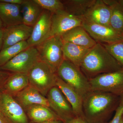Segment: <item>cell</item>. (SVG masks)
Listing matches in <instances>:
<instances>
[{
	"instance_id": "obj_1",
	"label": "cell",
	"mask_w": 123,
	"mask_h": 123,
	"mask_svg": "<svg viewBox=\"0 0 123 123\" xmlns=\"http://www.w3.org/2000/svg\"><path fill=\"white\" fill-rule=\"evenodd\" d=\"M121 97L111 93L92 91L83 99V114L89 123H104L119 106Z\"/></svg>"
},
{
	"instance_id": "obj_2",
	"label": "cell",
	"mask_w": 123,
	"mask_h": 123,
	"mask_svg": "<svg viewBox=\"0 0 123 123\" xmlns=\"http://www.w3.org/2000/svg\"><path fill=\"white\" fill-rule=\"evenodd\" d=\"M80 68L88 79L101 74L122 70L118 62L99 43L91 48Z\"/></svg>"
},
{
	"instance_id": "obj_3",
	"label": "cell",
	"mask_w": 123,
	"mask_h": 123,
	"mask_svg": "<svg viewBox=\"0 0 123 123\" xmlns=\"http://www.w3.org/2000/svg\"><path fill=\"white\" fill-rule=\"evenodd\" d=\"M56 74L76 90L83 99L92 91L89 79L82 72L80 67L68 61L64 60Z\"/></svg>"
},
{
	"instance_id": "obj_4",
	"label": "cell",
	"mask_w": 123,
	"mask_h": 123,
	"mask_svg": "<svg viewBox=\"0 0 123 123\" xmlns=\"http://www.w3.org/2000/svg\"><path fill=\"white\" fill-rule=\"evenodd\" d=\"M63 41L61 36L50 37L36 47L41 61L44 62L56 74L64 60Z\"/></svg>"
},
{
	"instance_id": "obj_5",
	"label": "cell",
	"mask_w": 123,
	"mask_h": 123,
	"mask_svg": "<svg viewBox=\"0 0 123 123\" xmlns=\"http://www.w3.org/2000/svg\"><path fill=\"white\" fill-rule=\"evenodd\" d=\"M29 85L43 96L47 95L52 88L55 86L56 74L42 61L37 63L27 74Z\"/></svg>"
},
{
	"instance_id": "obj_6",
	"label": "cell",
	"mask_w": 123,
	"mask_h": 123,
	"mask_svg": "<svg viewBox=\"0 0 123 123\" xmlns=\"http://www.w3.org/2000/svg\"><path fill=\"white\" fill-rule=\"evenodd\" d=\"M89 80L92 91H103L123 97V70L101 74Z\"/></svg>"
},
{
	"instance_id": "obj_7",
	"label": "cell",
	"mask_w": 123,
	"mask_h": 123,
	"mask_svg": "<svg viewBox=\"0 0 123 123\" xmlns=\"http://www.w3.org/2000/svg\"><path fill=\"white\" fill-rule=\"evenodd\" d=\"M40 61L41 60L37 48L29 47L18 53L0 68L15 73L27 74L36 64Z\"/></svg>"
},
{
	"instance_id": "obj_8",
	"label": "cell",
	"mask_w": 123,
	"mask_h": 123,
	"mask_svg": "<svg viewBox=\"0 0 123 123\" xmlns=\"http://www.w3.org/2000/svg\"><path fill=\"white\" fill-rule=\"evenodd\" d=\"M47 98L50 107L63 123L76 117L70 104L56 86L50 90Z\"/></svg>"
},
{
	"instance_id": "obj_9",
	"label": "cell",
	"mask_w": 123,
	"mask_h": 123,
	"mask_svg": "<svg viewBox=\"0 0 123 123\" xmlns=\"http://www.w3.org/2000/svg\"><path fill=\"white\" fill-rule=\"evenodd\" d=\"M81 26L97 43L110 44L123 41V36L111 27L82 21Z\"/></svg>"
},
{
	"instance_id": "obj_10",
	"label": "cell",
	"mask_w": 123,
	"mask_h": 123,
	"mask_svg": "<svg viewBox=\"0 0 123 123\" xmlns=\"http://www.w3.org/2000/svg\"><path fill=\"white\" fill-rule=\"evenodd\" d=\"M82 20L65 10L52 14L50 37L61 36L75 27L81 26Z\"/></svg>"
},
{
	"instance_id": "obj_11",
	"label": "cell",
	"mask_w": 123,
	"mask_h": 123,
	"mask_svg": "<svg viewBox=\"0 0 123 123\" xmlns=\"http://www.w3.org/2000/svg\"><path fill=\"white\" fill-rule=\"evenodd\" d=\"M52 14L43 10L33 27L30 37L27 40L29 47H36L50 37Z\"/></svg>"
},
{
	"instance_id": "obj_12",
	"label": "cell",
	"mask_w": 123,
	"mask_h": 123,
	"mask_svg": "<svg viewBox=\"0 0 123 123\" xmlns=\"http://www.w3.org/2000/svg\"><path fill=\"white\" fill-rule=\"evenodd\" d=\"M0 111L12 123H28L27 116L21 105L9 94H1Z\"/></svg>"
},
{
	"instance_id": "obj_13",
	"label": "cell",
	"mask_w": 123,
	"mask_h": 123,
	"mask_svg": "<svg viewBox=\"0 0 123 123\" xmlns=\"http://www.w3.org/2000/svg\"><path fill=\"white\" fill-rule=\"evenodd\" d=\"M33 28L23 23L4 28L1 50L23 41H27L30 37Z\"/></svg>"
},
{
	"instance_id": "obj_14",
	"label": "cell",
	"mask_w": 123,
	"mask_h": 123,
	"mask_svg": "<svg viewBox=\"0 0 123 123\" xmlns=\"http://www.w3.org/2000/svg\"><path fill=\"white\" fill-rule=\"evenodd\" d=\"M111 11L103 0H96L81 18L82 21L110 26Z\"/></svg>"
},
{
	"instance_id": "obj_15",
	"label": "cell",
	"mask_w": 123,
	"mask_h": 123,
	"mask_svg": "<svg viewBox=\"0 0 123 123\" xmlns=\"http://www.w3.org/2000/svg\"><path fill=\"white\" fill-rule=\"evenodd\" d=\"M56 86L59 88L70 104L75 116L84 117L82 108L83 98L81 96L57 75Z\"/></svg>"
},
{
	"instance_id": "obj_16",
	"label": "cell",
	"mask_w": 123,
	"mask_h": 123,
	"mask_svg": "<svg viewBox=\"0 0 123 123\" xmlns=\"http://www.w3.org/2000/svg\"><path fill=\"white\" fill-rule=\"evenodd\" d=\"M62 40L79 46L91 49L97 43L82 26L74 28L61 36Z\"/></svg>"
},
{
	"instance_id": "obj_17",
	"label": "cell",
	"mask_w": 123,
	"mask_h": 123,
	"mask_svg": "<svg viewBox=\"0 0 123 123\" xmlns=\"http://www.w3.org/2000/svg\"><path fill=\"white\" fill-rule=\"evenodd\" d=\"M0 18L4 28L23 24L21 5L0 1Z\"/></svg>"
},
{
	"instance_id": "obj_18",
	"label": "cell",
	"mask_w": 123,
	"mask_h": 123,
	"mask_svg": "<svg viewBox=\"0 0 123 123\" xmlns=\"http://www.w3.org/2000/svg\"><path fill=\"white\" fill-rule=\"evenodd\" d=\"M16 96L20 105L24 107L37 104L50 107L47 98L30 85L21 92L18 93Z\"/></svg>"
},
{
	"instance_id": "obj_19",
	"label": "cell",
	"mask_w": 123,
	"mask_h": 123,
	"mask_svg": "<svg viewBox=\"0 0 123 123\" xmlns=\"http://www.w3.org/2000/svg\"><path fill=\"white\" fill-rule=\"evenodd\" d=\"M23 24L33 27L44 10L34 0H24L21 5Z\"/></svg>"
},
{
	"instance_id": "obj_20",
	"label": "cell",
	"mask_w": 123,
	"mask_h": 123,
	"mask_svg": "<svg viewBox=\"0 0 123 123\" xmlns=\"http://www.w3.org/2000/svg\"><path fill=\"white\" fill-rule=\"evenodd\" d=\"M26 108L29 118L35 123H41L51 120H62L56 114L48 107L35 104Z\"/></svg>"
},
{
	"instance_id": "obj_21",
	"label": "cell",
	"mask_w": 123,
	"mask_h": 123,
	"mask_svg": "<svg viewBox=\"0 0 123 123\" xmlns=\"http://www.w3.org/2000/svg\"><path fill=\"white\" fill-rule=\"evenodd\" d=\"M63 41L64 59L80 67L82 61L91 49Z\"/></svg>"
},
{
	"instance_id": "obj_22",
	"label": "cell",
	"mask_w": 123,
	"mask_h": 123,
	"mask_svg": "<svg viewBox=\"0 0 123 123\" xmlns=\"http://www.w3.org/2000/svg\"><path fill=\"white\" fill-rule=\"evenodd\" d=\"M96 0H63L64 10L68 13L81 19L88 9Z\"/></svg>"
},
{
	"instance_id": "obj_23",
	"label": "cell",
	"mask_w": 123,
	"mask_h": 123,
	"mask_svg": "<svg viewBox=\"0 0 123 123\" xmlns=\"http://www.w3.org/2000/svg\"><path fill=\"white\" fill-rule=\"evenodd\" d=\"M111 11L110 26L121 35L123 34V8L116 0H103Z\"/></svg>"
},
{
	"instance_id": "obj_24",
	"label": "cell",
	"mask_w": 123,
	"mask_h": 123,
	"mask_svg": "<svg viewBox=\"0 0 123 123\" xmlns=\"http://www.w3.org/2000/svg\"><path fill=\"white\" fill-rule=\"evenodd\" d=\"M29 85L27 74L16 73L9 77L6 84L5 88L9 92L17 94Z\"/></svg>"
},
{
	"instance_id": "obj_25",
	"label": "cell",
	"mask_w": 123,
	"mask_h": 123,
	"mask_svg": "<svg viewBox=\"0 0 123 123\" xmlns=\"http://www.w3.org/2000/svg\"><path fill=\"white\" fill-rule=\"evenodd\" d=\"M29 47L27 41H24L2 49L0 51V67Z\"/></svg>"
},
{
	"instance_id": "obj_26",
	"label": "cell",
	"mask_w": 123,
	"mask_h": 123,
	"mask_svg": "<svg viewBox=\"0 0 123 123\" xmlns=\"http://www.w3.org/2000/svg\"><path fill=\"white\" fill-rule=\"evenodd\" d=\"M101 44L118 62L123 71V41L110 44Z\"/></svg>"
},
{
	"instance_id": "obj_27",
	"label": "cell",
	"mask_w": 123,
	"mask_h": 123,
	"mask_svg": "<svg viewBox=\"0 0 123 123\" xmlns=\"http://www.w3.org/2000/svg\"><path fill=\"white\" fill-rule=\"evenodd\" d=\"M44 10H47L53 14L64 10L63 4L60 0H34Z\"/></svg>"
},
{
	"instance_id": "obj_28",
	"label": "cell",
	"mask_w": 123,
	"mask_h": 123,
	"mask_svg": "<svg viewBox=\"0 0 123 123\" xmlns=\"http://www.w3.org/2000/svg\"><path fill=\"white\" fill-rule=\"evenodd\" d=\"M123 97H121V101L116 111L115 114L113 119L109 123H119L121 117L123 116Z\"/></svg>"
},
{
	"instance_id": "obj_29",
	"label": "cell",
	"mask_w": 123,
	"mask_h": 123,
	"mask_svg": "<svg viewBox=\"0 0 123 123\" xmlns=\"http://www.w3.org/2000/svg\"><path fill=\"white\" fill-rule=\"evenodd\" d=\"M64 123H89L84 117H76Z\"/></svg>"
},
{
	"instance_id": "obj_30",
	"label": "cell",
	"mask_w": 123,
	"mask_h": 123,
	"mask_svg": "<svg viewBox=\"0 0 123 123\" xmlns=\"http://www.w3.org/2000/svg\"><path fill=\"white\" fill-rule=\"evenodd\" d=\"M24 0H0L1 2H6L14 5L22 4Z\"/></svg>"
},
{
	"instance_id": "obj_31",
	"label": "cell",
	"mask_w": 123,
	"mask_h": 123,
	"mask_svg": "<svg viewBox=\"0 0 123 123\" xmlns=\"http://www.w3.org/2000/svg\"><path fill=\"white\" fill-rule=\"evenodd\" d=\"M3 29H0V51L2 49L3 44Z\"/></svg>"
},
{
	"instance_id": "obj_32",
	"label": "cell",
	"mask_w": 123,
	"mask_h": 123,
	"mask_svg": "<svg viewBox=\"0 0 123 123\" xmlns=\"http://www.w3.org/2000/svg\"><path fill=\"white\" fill-rule=\"evenodd\" d=\"M6 118L0 111V123H7Z\"/></svg>"
},
{
	"instance_id": "obj_33",
	"label": "cell",
	"mask_w": 123,
	"mask_h": 123,
	"mask_svg": "<svg viewBox=\"0 0 123 123\" xmlns=\"http://www.w3.org/2000/svg\"><path fill=\"white\" fill-rule=\"evenodd\" d=\"M63 122L61 120H51L46 121L41 123H63Z\"/></svg>"
},
{
	"instance_id": "obj_34",
	"label": "cell",
	"mask_w": 123,
	"mask_h": 123,
	"mask_svg": "<svg viewBox=\"0 0 123 123\" xmlns=\"http://www.w3.org/2000/svg\"><path fill=\"white\" fill-rule=\"evenodd\" d=\"M118 2L123 8V0H118Z\"/></svg>"
},
{
	"instance_id": "obj_35",
	"label": "cell",
	"mask_w": 123,
	"mask_h": 123,
	"mask_svg": "<svg viewBox=\"0 0 123 123\" xmlns=\"http://www.w3.org/2000/svg\"><path fill=\"white\" fill-rule=\"evenodd\" d=\"M4 28V25H3V23L1 19L0 18V29H3Z\"/></svg>"
},
{
	"instance_id": "obj_36",
	"label": "cell",
	"mask_w": 123,
	"mask_h": 123,
	"mask_svg": "<svg viewBox=\"0 0 123 123\" xmlns=\"http://www.w3.org/2000/svg\"><path fill=\"white\" fill-rule=\"evenodd\" d=\"M119 123H123V116H122L121 117L120 121Z\"/></svg>"
},
{
	"instance_id": "obj_37",
	"label": "cell",
	"mask_w": 123,
	"mask_h": 123,
	"mask_svg": "<svg viewBox=\"0 0 123 123\" xmlns=\"http://www.w3.org/2000/svg\"><path fill=\"white\" fill-rule=\"evenodd\" d=\"M1 95L0 94V111L1 103Z\"/></svg>"
},
{
	"instance_id": "obj_38",
	"label": "cell",
	"mask_w": 123,
	"mask_h": 123,
	"mask_svg": "<svg viewBox=\"0 0 123 123\" xmlns=\"http://www.w3.org/2000/svg\"><path fill=\"white\" fill-rule=\"evenodd\" d=\"M1 76H2V75H1V73L0 72V77H1Z\"/></svg>"
},
{
	"instance_id": "obj_39",
	"label": "cell",
	"mask_w": 123,
	"mask_h": 123,
	"mask_svg": "<svg viewBox=\"0 0 123 123\" xmlns=\"http://www.w3.org/2000/svg\"></svg>"
},
{
	"instance_id": "obj_40",
	"label": "cell",
	"mask_w": 123,
	"mask_h": 123,
	"mask_svg": "<svg viewBox=\"0 0 123 123\" xmlns=\"http://www.w3.org/2000/svg\"></svg>"
},
{
	"instance_id": "obj_41",
	"label": "cell",
	"mask_w": 123,
	"mask_h": 123,
	"mask_svg": "<svg viewBox=\"0 0 123 123\" xmlns=\"http://www.w3.org/2000/svg\"></svg>"
}]
</instances>
